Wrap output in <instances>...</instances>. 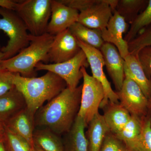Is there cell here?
<instances>
[{
	"label": "cell",
	"mask_w": 151,
	"mask_h": 151,
	"mask_svg": "<svg viewBox=\"0 0 151 151\" xmlns=\"http://www.w3.org/2000/svg\"><path fill=\"white\" fill-rule=\"evenodd\" d=\"M0 30L5 33L9 38L7 44L1 49L3 60L16 55L29 45L32 35L16 12L0 7Z\"/></svg>",
	"instance_id": "277c9868"
},
{
	"label": "cell",
	"mask_w": 151,
	"mask_h": 151,
	"mask_svg": "<svg viewBox=\"0 0 151 151\" xmlns=\"http://www.w3.org/2000/svg\"><path fill=\"white\" fill-rule=\"evenodd\" d=\"M83 83L81 103L77 116L84 120L87 127L94 116L99 113V108L105 97L102 84L87 73L86 68L82 67Z\"/></svg>",
	"instance_id": "8992f818"
},
{
	"label": "cell",
	"mask_w": 151,
	"mask_h": 151,
	"mask_svg": "<svg viewBox=\"0 0 151 151\" xmlns=\"http://www.w3.org/2000/svg\"><path fill=\"white\" fill-rule=\"evenodd\" d=\"M54 36L47 33L32 35L29 45L13 57L3 60L0 67L24 77H35L36 66L39 63L46 62Z\"/></svg>",
	"instance_id": "3957f363"
},
{
	"label": "cell",
	"mask_w": 151,
	"mask_h": 151,
	"mask_svg": "<svg viewBox=\"0 0 151 151\" xmlns=\"http://www.w3.org/2000/svg\"><path fill=\"white\" fill-rule=\"evenodd\" d=\"M81 49L69 29L54 36L45 63H58L73 58Z\"/></svg>",
	"instance_id": "8fae6325"
},
{
	"label": "cell",
	"mask_w": 151,
	"mask_h": 151,
	"mask_svg": "<svg viewBox=\"0 0 151 151\" xmlns=\"http://www.w3.org/2000/svg\"><path fill=\"white\" fill-rule=\"evenodd\" d=\"M82 84L74 90L67 87L41 107L35 115V127L49 129L58 135L69 132L78 115Z\"/></svg>",
	"instance_id": "6da1fadb"
},
{
	"label": "cell",
	"mask_w": 151,
	"mask_h": 151,
	"mask_svg": "<svg viewBox=\"0 0 151 151\" xmlns=\"http://www.w3.org/2000/svg\"><path fill=\"white\" fill-rule=\"evenodd\" d=\"M130 28L124 37L129 43L135 38L141 31L151 25V0H149L147 5L131 24Z\"/></svg>",
	"instance_id": "d4e9b609"
},
{
	"label": "cell",
	"mask_w": 151,
	"mask_h": 151,
	"mask_svg": "<svg viewBox=\"0 0 151 151\" xmlns=\"http://www.w3.org/2000/svg\"><path fill=\"white\" fill-rule=\"evenodd\" d=\"M89 65L86 55L81 50L73 58L65 62L58 63H39L36 66L35 70H47L55 73L65 81L67 87L74 90L78 87L80 79L83 78L81 68H87Z\"/></svg>",
	"instance_id": "52a82bcc"
},
{
	"label": "cell",
	"mask_w": 151,
	"mask_h": 151,
	"mask_svg": "<svg viewBox=\"0 0 151 151\" xmlns=\"http://www.w3.org/2000/svg\"><path fill=\"white\" fill-rule=\"evenodd\" d=\"M33 135L34 146L44 151H64L59 135L45 127H38Z\"/></svg>",
	"instance_id": "44dd1931"
},
{
	"label": "cell",
	"mask_w": 151,
	"mask_h": 151,
	"mask_svg": "<svg viewBox=\"0 0 151 151\" xmlns=\"http://www.w3.org/2000/svg\"><path fill=\"white\" fill-rule=\"evenodd\" d=\"M137 56L146 76L150 79L151 78V46L142 49Z\"/></svg>",
	"instance_id": "4dcf8cb0"
},
{
	"label": "cell",
	"mask_w": 151,
	"mask_h": 151,
	"mask_svg": "<svg viewBox=\"0 0 151 151\" xmlns=\"http://www.w3.org/2000/svg\"><path fill=\"white\" fill-rule=\"evenodd\" d=\"M116 92L119 103L131 115L139 118L147 115L148 99L131 78L125 77L121 90Z\"/></svg>",
	"instance_id": "9c48e42d"
},
{
	"label": "cell",
	"mask_w": 151,
	"mask_h": 151,
	"mask_svg": "<svg viewBox=\"0 0 151 151\" xmlns=\"http://www.w3.org/2000/svg\"><path fill=\"white\" fill-rule=\"evenodd\" d=\"M13 75L14 73L0 67V97L15 87Z\"/></svg>",
	"instance_id": "f546056e"
},
{
	"label": "cell",
	"mask_w": 151,
	"mask_h": 151,
	"mask_svg": "<svg viewBox=\"0 0 151 151\" xmlns=\"http://www.w3.org/2000/svg\"><path fill=\"white\" fill-rule=\"evenodd\" d=\"M69 29L77 39L98 49L100 50L105 42L100 29L86 27L77 22Z\"/></svg>",
	"instance_id": "7402d4cb"
},
{
	"label": "cell",
	"mask_w": 151,
	"mask_h": 151,
	"mask_svg": "<svg viewBox=\"0 0 151 151\" xmlns=\"http://www.w3.org/2000/svg\"><path fill=\"white\" fill-rule=\"evenodd\" d=\"M86 127L84 120L77 116L71 129L66 134L63 143L64 151H89L85 132Z\"/></svg>",
	"instance_id": "d6986e66"
},
{
	"label": "cell",
	"mask_w": 151,
	"mask_h": 151,
	"mask_svg": "<svg viewBox=\"0 0 151 151\" xmlns=\"http://www.w3.org/2000/svg\"><path fill=\"white\" fill-rule=\"evenodd\" d=\"M4 139L7 151H32V148L25 140L6 126Z\"/></svg>",
	"instance_id": "4316f807"
},
{
	"label": "cell",
	"mask_w": 151,
	"mask_h": 151,
	"mask_svg": "<svg viewBox=\"0 0 151 151\" xmlns=\"http://www.w3.org/2000/svg\"><path fill=\"white\" fill-rule=\"evenodd\" d=\"M100 151H129L124 143L113 133H108Z\"/></svg>",
	"instance_id": "f1b7e54d"
},
{
	"label": "cell",
	"mask_w": 151,
	"mask_h": 151,
	"mask_svg": "<svg viewBox=\"0 0 151 151\" xmlns=\"http://www.w3.org/2000/svg\"><path fill=\"white\" fill-rule=\"evenodd\" d=\"M13 81L24 97L27 109L35 115L46 101L52 100L67 87L62 78L50 71L39 77H24L14 73Z\"/></svg>",
	"instance_id": "7a4b0ae2"
},
{
	"label": "cell",
	"mask_w": 151,
	"mask_h": 151,
	"mask_svg": "<svg viewBox=\"0 0 151 151\" xmlns=\"http://www.w3.org/2000/svg\"><path fill=\"white\" fill-rule=\"evenodd\" d=\"M18 1L0 0V7L14 11Z\"/></svg>",
	"instance_id": "d6a6232c"
},
{
	"label": "cell",
	"mask_w": 151,
	"mask_h": 151,
	"mask_svg": "<svg viewBox=\"0 0 151 151\" xmlns=\"http://www.w3.org/2000/svg\"><path fill=\"white\" fill-rule=\"evenodd\" d=\"M100 50L103 55L105 66L116 92L120 91L125 78V60L121 56L116 47L112 44L104 42Z\"/></svg>",
	"instance_id": "5bb4252c"
},
{
	"label": "cell",
	"mask_w": 151,
	"mask_h": 151,
	"mask_svg": "<svg viewBox=\"0 0 151 151\" xmlns=\"http://www.w3.org/2000/svg\"><path fill=\"white\" fill-rule=\"evenodd\" d=\"M103 109L105 122L111 133L114 135L124 129L132 116L120 103H113L109 101Z\"/></svg>",
	"instance_id": "e0dca14e"
},
{
	"label": "cell",
	"mask_w": 151,
	"mask_h": 151,
	"mask_svg": "<svg viewBox=\"0 0 151 151\" xmlns=\"http://www.w3.org/2000/svg\"><path fill=\"white\" fill-rule=\"evenodd\" d=\"M3 58H4V53L1 51H0V64L3 60Z\"/></svg>",
	"instance_id": "74e56055"
},
{
	"label": "cell",
	"mask_w": 151,
	"mask_h": 151,
	"mask_svg": "<svg viewBox=\"0 0 151 151\" xmlns=\"http://www.w3.org/2000/svg\"><path fill=\"white\" fill-rule=\"evenodd\" d=\"M148 2V0H118L116 11L129 24H131L145 8Z\"/></svg>",
	"instance_id": "cb8c5ba5"
},
{
	"label": "cell",
	"mask_w": 151,
	"mask_h": 151,
	"mask_svg": "<svg viewBox=\"0 0 151 151\" xmlns=\"http://www.w3.org/2000/svg\"><path fill=\"white\" fill-rule=\"evenodd\" d=\"M32 151H44L42 150L41 149L37 147H34L32 149Z\"/></svg>",
	"instance_id": "8d00e7d4"
},
{
	"label": "cell",
	"mask_w": 151,
	"mask_h": 151,
	"mask_svg": "<svg viewBox=\"0 0 151 151\" xmlns=\"http://www.w3.org/2000/svg\"><path fill=\"white\" fill-rule=\"evenodd\" d=\"M128 45L130 54L136 56L142 49L146 47L151 46V25L129 42Z\"/></svg>",
	"instance_id": "83f0119b"
},
{
	"label": "cell",
	"mask_w": 151,
	"mask_h": 151,
	"mask_svg": "<svg viewBox=\"0 0 151 151\" xmlns=\"http://www.w3.org/2000/svg\"><path fill=\"white\" fill-rule=\"evenodd\" d=\"M0 151H7L4 142V138L0 139Z\"/></svg>",
	"instance_id": "e575fe53"
},
{
	"label": "cell",
	"mask_w": 151,
	"mask_h": 151,
	"mask_svg": "<svg viewBox=\"0 0 151 151\" xmlns=\"http://www.w3.org/2000/svg\"><path fill=\"white\" fill-rule=\"evenodd\" d=\"M14 11L31 35L39 36L46 33L51 17V0L18 1Z\"/></svg>",
	"instance_id": "5b68a950"
},
{
	"label": "cell",
	"mask_w": 151,
	"mask_h": 151,
	"mask_svg": "<svg viewBox=\"0 0 151 151\" xmlns=\"http://www.w3.org/2000/svg\"><path fill=\"white\" fill-rule=\"evenodd\" d=\"M129 29V24L116 10L113 12L107 27L101 30L104 42L116 46L124 59L130 53L128 42L123 37L124 34L128 32Z\"/></svg>",
	"instance_id": "7c38bea8"
},
{
	"label": "cell",
	"mask_w": 151,
	"mask_h": 151,
	"mask_svg": "<svg viewBox=\"0 0 151 151\" xmlns=\"http://www.w3.org/2000/svg\"><path fill=\"white\" fill-rule=\"evenodd\" d=\"M141 119L140 134L132 151H151V117L147 116Z\"/></svg>",
	"instance_id": "484cf974"
},
{
	"label": "cell",
	"mask_w": 151,
	"mask_h": 151,
	"mask_svg": "<svg viewBox=\"0 0 151 151\" xmlns=\"http://www.w3.org/2000/svg\"><path fill=\"white\" fill-rule=\"evenodd\" d=\"M77 40L78 45L86 55L92 70V76L99 81L103 86L105 97L100 105V108H104L109 101L112 103H119V97L116 92L112 89L110 82L103 70L105 63L101 51L98 49Z\"/></svg>",
	"instance_id": "ba28073f"
},
{
	"label": "cell",
	"mask_w": 151,
	"mask_h": 151,
	"mask_svg": "<svg viewBox=\"0 0 151 151\" xmlns=\"http://www.w3.org/2000/svg\"><path fill=\"white\" fill-rule=\"evenodd\" d=\"M5 133V126L0 123V139L4 138Z\"/></svg>",
	"instance_id": "836d02e7"
},
{
	"label": "cell",
	"mask_w": 151,
	"mask_h": 151,
	"mask_svg": "<svg viewBox=\"0 0 151 151\" xmlns=\"http://www.w3.org/2000/svg\"><path fill=\"white\" fill-rule=\"evenodd\" d=\"M65 5L81 12L97 3V0H60Z\"/></svg>",
	"instance_id": "1f68e13d"
},
{
	"label": "cell",
	"mask_w": 151,
	"mask_h": 151,
	"mask_svg": "<svg viewBox=\"0 0 151 151\" xmlns=\"http://www.w3.org/2000/svg\"><path fill=\"white\" fill-rule=\"evenodd\" d=\"M85 133L89 151H100L106 136L111 132L103 115L98 113L87 125Z\"/></svg>",
	"instance_id": "ffe728a7"
},
{
	"label": "cell",
	"mask_w": 151,
	"mask_h": 151,
	"mask_svg": "<svg viewBox=\"0 0 151 151\" xmlns=\"http://www.w3.org/2000/svg\"><path fill=\"white\" fill-rule=\"evenodd\" d=\"M124 60L125 77H129L135 81L146 97L149 99L151 95V80L146 76L137 56L129 53Z\"/></svg>",
	"instance_id": "ac0fdd59"
},
{
	"label": "cell",
	"mask_w": 151,
	"mask_h": 151,
	"mask_svg": "<svg viewBox=\"0 0 151 151\" xmlns=\"http://www.w3.org/2000/svg\"><path fill=\"white\" fill-rule=\"evenodd\" d=\"M118 2V0H97V3L79 13L77 22L102 30L107 27Z\"/></svg>",
	"instance_id": "30bf717a"
},
{
	"label": "cell",
	"mask_w": 151,
	"mask_h": 151,
	"mask_svg": "<svg viewBox=\"0 0 151 151\" xmlns=\"http://www.w3.org/2000/svg\"><path fill=\"white\" fill-rule=\"evenodd\" d=\"M51 14L46 33L55 36L69 29L78 21L79 12L63 4L60 0H51Z\"/></svg>",
	"instance_id": "4fadbf2b"
},
{
	"label": "cell",
	"mask_w": 151,
	"mask_h": 151,
	"mask_svg": "<svg viewBox=\"0 0 151 151\" xmlns=\"http://www.w3.org/2000/svg\"><path fill=\"white\" fill-rule=\"evenodd\" d=\"M4 125L25 140L32 148L34 147L33 135L35 129V115L30 112L27 108L14 116Z\"/></svg>",
	"instance_id": "9a60e30c"
},
{
	"label": "cell",
	"mask_w": 151,
	"mask_h": 151,
	"mask_svg": "<svg viewBox=\"0 0 151 151\" xmlns=\"http://www.w3.org/2000/svg\"><path fill=\"white\" fill-rule=\"evenodd\" d=\"M141 128V118L132 115L129 121L124 129L115 135L124 143L129 151H132L137 142Z\"/></svg>",
	"instance_id": "603a6c76"
},
{
	"label": "cell",
	"mask_w": 151,
	"mask_h": 151,
	"mask_svg": "<svg viewBox=\"0 0 151 151\" xmlns=\"http://www.w3.org/2000/svg\"><path fill=\"white\" fill-rule=\"evenodd\" d=\"M151 80V78H150ZM151 117V95L150 98L148 99V112L147 115Z\"/></svg>",
	"instance_id": "d590c367"
},
{
	"label": "cell",
	"mask_w": 151,
	"mask_h": 151,
	"mask_svg": "<svg viewBox=\"0 0 151 151\" xmlns=\"http://www.w3.org/2000/svg\"><path fill=\"white\" fill-rule=\"evenodd\" d=\"M27 108L23 94L15 87L0 97V123L4 125L10 119Z\"/></svg>",
	"instance_id": "2e32d148"
}]
</instances>
